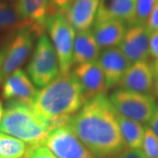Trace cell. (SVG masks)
Wrapping results in <instances>:
<instances>
[{
    "label": "cell",
    "mask_w": 158,
    "mask_h": 158,
    "mask_svg": "<svg viewBox=\"0 0 158 158\" xmlns=\"http://www.w3.org/2000/svg\"><path fill=\"white\" fill-rule=\"evenodd\" d=\"M69 126L96 158H113L125 148L117 112L106 95L87 100Z\"/></svg>",
    "instance_id": "6da1fadb"
},
{
    "label": "cell",
    "mask_w": 158,
    "mask_h": 158,
    "mask_svg": "<svg viewBox=\"0 0 158 158\" xmlns=\"http://www.w3.org/2000/svg\"><path fill=\"white\" fill-rule=\"evenodd\" d=\"M85 101L78 80L73 72L60 73L37 92L30 104L34 112L55 129L67 126Z\"/></svg>",
    "instance_id": "7a4b0ae2"
},
{
    "label": "cell",
    "mask_w": 158,
    "mask_h": 158,
    "mask_svg": "<svg viewBox=\"0 0 158 158\" xmlns=\"http://www.w3.org/2000/svg\"><path fill=\"white\" fill-rule=\"evenodd\" d=\"M49 123L34 112L31 105L10 100L0 121V132L13 136L28 147L44 145L51 131Z\"/></svg>",
    "instance_id": "3957f363"
},
{
    "label": "cell",
    "mask_w": 158,
    "mask_h": 158,
    "mask_svg": "<svg viewBox=\"0 0 158 158\" xmlns=\"http://www.w3.org/2000/svg\"><path fill=\"white\" fill-rule=\"evenodd\" d=\"M109 100L118 114L141 124L148 123L157 107L152 95L121 88L113 91Z\"/></svg>",
    "instance_id": "277c9868"
},
{
    "label": "cell",
    "mask_w": 158,
    "mask_h": 158,
    "mask_svg": "<svg viewBox=\"0 0 158 158\" xmlns=\"http://www.w3.org/2000/svg\"><path fill=\"white\" fill-rule=\"evenodd\" d=\"M46 30L48 33L56 54L60 73H68L74 64L75 30L62 14L48 16L46 21Z\"/></svg>",
    "instance_id": "5b68a950"
},
{
    "label": "cell",
    "mask_w": 158,
    "mask_h": 158,
    "mask_svg": "<svg viewBox=\"0 0 158 158\" xmlns=\"http://www.w3.org/2000/svg\"><path fill=\"white\" fill-rule=\"evenodd\" d=\"M59 63L55 48L48 36H40L27 65V74L36 86L43 88L59 75Z\"/></svg>",
    "instance_id": "8992f818"
},
{
    "label": "cell",
    "mask_w": 158,
    "mask_h": 158,
    "mask_svg": "<svg viewBox=\"0 0 158 158\" xmlns=\"http://www.w3.org/2000/svg\"><path fill=\"white\" fill-rule=\"evenodd\" d=\"M44 146L57 158H96L69 125L51 130L44 141Z\"/></svg>",
    "instance_id": "52a82bcc"
},
{
    "label": "cell",
    "mask_w": 158,
    "mask_h": 158,
    "mask_svg": "<svg viewBox=\"0 0 158 158\" xmlns=\"http://www.w3.org/2000/svg\"><path fill=\"white\" fill-rule=\"evenodd\" d=\"M36 35L30 28H23L13 33L6 46L5 58L0 77V84L25 62L33 49Z\"/></svg>",
    "instance_id": "ba28073f"
},
{
    "label": "cell",
    "mask_w": 158,
    "mask_h": 158,
    "mask_svg": "<svg viewBox=\"0 0 158 158\" xmlns=\"http://www.w3.org/2000/svg\"><path fill=\"white\" fill-rule=\"evenodd\" d=\"M149 37L150 33L146 26H130L118 48L131 63L147 61L149 57Z\"/></svg>",
    "instance_id": "9c48e42d"
},
{
    "label": "cell",
    "mask_w": 158,
    "mask_h": 158,
    "mask_svg": "<svg viewBox=\"0 0 158 158\" xmlns=\"http://www.w3.org/2000/svg\"><path fill=\"white\" fill-rule=\"evenodd\" d=\"M73 74L81 85L83 97L86 102L107 91L106 78L98 61L77 64Z\"/></svg>",
    "instance_id": "30bf717a"
},
{
    "label": "cell",
    "mask_w": 158,
    "mask_h": 158,
    "mask_svg": "<svg viewBox=\"0 0 158 158\" xmlns=\"http://www.w3.org/2000/svg\"><path fill=\"white\" fill-rule=\"evenodd\" d=\"M98 62L105 76L107 89L119 85L124 74L132 64L116 47L105 48L100 53Z\"/></svg>",
    "instance_id": "8fae6325"
},
{
    "label": "cell",
    "mask_w": 158,
    "mask_h": 158,
    "mask_svg": "<svg viewBox=\"0 0 158 158\" xmlns=\"http://www.w3.org/2000/svg\"><path fill=\"white\" fill-rule=\"evenodd\" d=\"M155 77L152 64L148 61H140L130 65L118 85L124 90L149 94Z\"/></svg>",
    "instance_id": "7c38bea8"
},
{
    "label": "cell",
    "mask_w": 158,
    "mask_h": 158,
    "mask_svg": "<svg viewBox=\"0 0 158 158\" xmlns=\"http://www.w3.org/2000/svg\"><path fill=\"white\" fill-rule=\"evenodd\" d=\"M38 90L27 74L19 69L4 80L2 96L6 100H16L31 104Z\"/></svg>",
    "instance_id": "4fadbf2b"
},
{
    "label": "cell",
    "mask_w": 158,
    "mask_h": 158,
    "mask_svg": "<svg viewBox=\"0 0 158 158\" xmlns=\"http://www.w3.org/2000/svg\"><path fill=\"white\" fill-rule=\"evenodd\" d=\"M15 6L20 17L36 36L45 34L46 21L48 17V0H17Z\"/></svg>",
    "instance_id": "5bb4252c"
},
{
    "label": "cell",
    "mask_w": 158,
    "mask_h": 158,
    "mask_svg": "<svg viewBox=\"0 0 158 158\" xmlns=\"http://www.w3.org/2000/svg\"><path fill=\"white\" fill-rule=\"evenodd\" d=\"M99 0H74L64 14L75 31L90 30L96 20Z\"/></svg>",
    "instance_id": "9a60e30c"
},
{
    "label": "cell",
    "mask_w": 158,
    "mask_h": 158,
    "mask_svg": "<svg viewBox=\"0 0 158 158\" xmlns=\"http://www.w3.org/2000/svg\"><path fill=\"white\" fill-rule=\"evenodd\" d=\"M136 0H99L96 21L118 19L131 25L135 17Z\"/></svg>",
    "instance_id": "2e32d148"
},
{
    "label": "cell",
    "mask_w": 158,
    "mask_h": 158,
    "mask_svg": "<svg viewBox=\"0 0 158 158\" xmlns=\"http://www.w3.org/2000/svg\"><path fill=\"white\" fill-rule=\"evenodd\" d=\"M126 25L118 19H107L95 22L92 34L100 48L119 45L126 34Z\"/></svg>",
    "instance_id": "e0dca14e"
},
{
    "label": "cell",
    "mask_w": 158,
    "mask_h": 158,
    "mask_svg": "<svg viewBox=\"0 0 158 158\" xmlns=\"http://www.w3.org/2000/svg\"><path fill=\"white\" fill-rule=\"evenodd\" d=\"M100 55V48L97 43L92 31L78 32L75 36L73 46V63L82 64L97 61Z\"/></svg>",
    "instance_id": "ac0fdd59"
},
{
    "label": "cell",
    "mask_w": 158,
    "mask_h": 158,
    "mask_svg": "<svg viewBox=\"0 0 158 158\" xmlns=\"http://www.w3.org/2000/svg\"><path fill=\"white\" fill-rule=\"evenodd\" d=\"M117 119L125 147L141 149L146 127L141 123L126 118L118 113Z\"/></svg>",
    "instance_id": "d6986e66"
},
{
    "label": "cell",
    "mask_w": 158,
    "mask_h": 158,
    "mask_svg": "<svg viewBox=\"0 0 158 158\" xmlns=\"http://www.w3.org/2000/svg\"><path fill=\"white\" fill-rule=\"evenodd\" d=\"M23 28H30V27L20 17L16 6L0 1V33L13 34Z\"/></svg>",
    "instance_id": "ffe728a7"
},
{
    "label": "cell",
    "mask_w": 158,
    "mask_h": 158,
    "mask_svg": "<svg viewBox=\"0 0 158 158\" xmlns=\"http://www.w3.org/2000/svg\"><path fill=\"white\" fill-rule=\"evenodd\" d=\"M27 145L13 136L0 133V158H23Z\"/></svg>",
    "instance_id": "44dd1931"
},
{
    "label": "cell",
    "mask_w": 158,
    "mask_h": 158,
    "mask_svg": "<svg viewBox=\"0 0 158 158\" xmlns=\"http://www.w3.org/2000/svg\"><path fill=\"white\" fill-rule=\"evenodd\" d=\"M157 1L158 0H136L135 17L130 26L133 25L145 26Z\"/></svg>",
    "instance_id": "7402d4cb"
},
{
    "label": "cell",
    "mask_w": 158,
    "mask_h": 158,
    "mask_svg": "<svg viewBox=\"0 0 158 158\" xmlns=\"http://www.w3.org/2000/svg\"><path fill=\"white\" fill-rule=\"evenodd\" d=\"M141 148L147 158H158V137L149 127L145 128Z\"/></svg>",
    "instance_id": "603a6c76"
},
{
    "label": "cell",
    "mask_w": 158,
    "mask_h": 158,
    "mask_svg": "<svg viewBox=\"0 0 158 158\" xmlns=\"http://www.w3.org/2000/svg\"><path fill=\"white\" fill-rule=\"evenodd\" d=\"M74 0H48V16L55 14L64 15Z\"/></svg>",
    "instance_id": "cb8c5ba5"
},
{
    "label": "cell",
    "mask_w": 158,
    "mask_h": 158,
    "mask_svg": "<svg viewBox=\"0 0 158 158\" xmlns=\"http://www.w3.org/2000/svg\"><path fill=\"white\" fill-rule=\"evenodd\" d=\"M23 158H57L44 145L28 147Z\"/></svg>",
    "instance_id": "d4e9b609"
},
{
    "label": "cell",
    "mask_w": 158,
    "mask_h": 158,
    "mask_svg": "<svg viewBox=\"0 0 158 158\" xmlns=\"http://www.w3.org/2000/svg\"><path fill=\"white\" fill-rule=\"evenodd\" d=\"M113 158H147L141 149L125 147L118 155Z\"/></svg>",
    "instance_id": "484cf974"
},
{
    "label": "cell",
    "mask_w": 158,
    "mask_h": 158,
    "mask_svg": "<svg viewBox=\"0 0 158 158\" xmlns=\"http://www.w3.org/2000/svg\"><path fill=\"white\" fill-rule=\"evenodd\" d=\"M145 26L150 34L158 31V1Z\"/></svg>",
    "instance_id": "4316f807"
},
{
    "label": "cell",
    "mask_w": 158,
    "mask_h": 158,
    "mask_svg": "<svg viewBox=\"0 0 158 158\" xmlns=\"http://www.w3.org/2000/svg\"><path fill=\"white\" fill-rule=\"evenodd\" d=\"M149 56L155 60L158 59V31L153 32L149 37Z\"/></svg>",
    "instance_id": "83f0119b"
},
{
    "label": "cell",
    "mask_w": 158,
    "mask_h": 158,
    "mask_svg": "<svg viewBox=\"0 0 158 158\" xmlns=\"http://www.w3.org/2000/svg\"><path fill=\"white\" fill-rule=\"evenodd\" d=\"M148 123H149V127L153 130V132L158 137V106L156 107V112Z\"/></svg>",
    "instance_id": "f1b7e54d"
},
{
    "label": "cell",
    "mask_w": 158,
    "mask_h": 158,
    "mask_svg": "<svg viewBox=\"0 0 158 158\" xmlns=\"http://www.w3.org/2000/svg\"><path fill=\"white\" fill-rule=\"evenodd\" d=\"M152 96L154 98H158V75L156 76L155 81H154V85H153L152 90Z\"/></svg>",
    "instance_id": "f546056e"
},
{
    "label": "cell",
    "mask_w": 158,
    "mask_h": 158,
    "mask_svg": "<svg viewBox=\"0 0 158 158\" xmlns=\"http://www.w3.org/2000/svg\"><path fill=\"white\" fill-rule=\"evenodd\" d=\"M5 52H6V47L0 49V77H1V72H2V68H3V63H4Z\"/></svg>",
    "instance_id": "4dcf8cb0"
},
{
    "label": "cell",
    "mask_w": 158,
    "mask_h": 158,
    "mask_svg": "<svg viewBox=\"0 0 158 158\" xmlns=\"http://www.w3.org/2000/svg\"><path fill=\"white\" fill-rule=\"evenodd\" d=\"M152 64L153 70H154V73H155V76H157L158 75V59L157 60H155Z\"/></svg>",
    "instance_id": "1f68e13d"
},
{
    "label": "cell",
    "mask_w": 158,
    "mask_h": 158,
    "mask_svg": "<svg viewBox=\"0 0 158 158\" xmlns=\"http://www.w3.org/2000/svg\"><path fill=\"white\" fill-rule=\"evenodd\" d=\"M4 106H3V104H2V102L0 100V121H1V119H2V117H3V114H4Z\"/></svg>",
    "instance_id": "d6a6232c"
}]
</instances>
